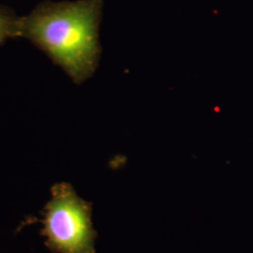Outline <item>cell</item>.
Wrapping results in <instances>:
<instances>
[{
    "instance_id": "7a4b0ae2",
    "label": "cell",
    "mask_w": 253,
    "mask_h": 253,
    "mask_svg": "<svg viewBox=\"0 0 253 253\" xmlns=\"http://www.w3.org/2000/svg\"><path fill=\"white\" fill-rule=\"evenodd\" d=\"M51 191L52 199L42 220L46 246L55 253H95L92 205L81 199L68 183L55 184Z\"/></svg>"
},
{
    "instance_id": "6da1fadb",
    "label": "cell",
    "mask_w": 253,
    "mask_h": 253,
    "mask_svg": "<svg viewBox=\"0 0 253 253\" xmlns=\"http://www.w3.org/2000/svg\"><path fill=\"white\" fill-rule=\"evenodd\" d=\"M101 0L49 2L19 18L18 37L28 39L62 68L74 83L95 73L100 60Z\"/></svg>"
},
{
    "instance_id": "3957f363",
    "label": "cell",
    "mask_w": 253,
    "mask_h": 253,
    "mask_svg": "<svg viewBox=\"0 0 253 253\" xmlns=\"http://www.w3.org/2000/svg\"><path fill=\"white\" fill-rule=\"evenodd\" d=\"M19 18L11 9L0 6V45L9 38L18 37Z\"/></svg>"
}]
</instances>
